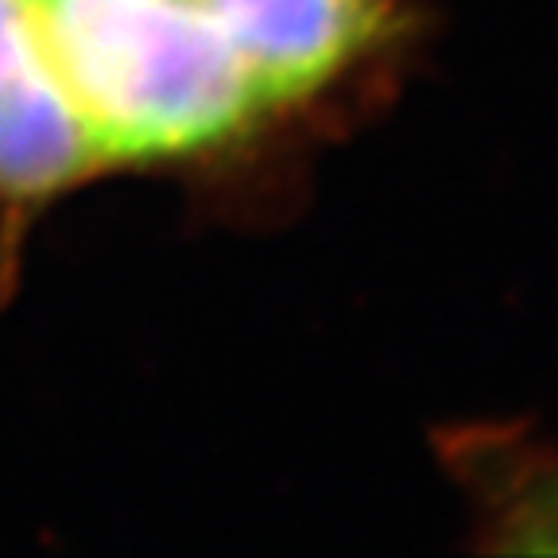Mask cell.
<instances>
[{"label": "cell", "instance_id": "obj_1", "mask_svg": "<svg viewBox=\"0 0 558 558\" xmlns=\"http://www.w3.org/2000/svg\"><path fill=\"white\" fill-rule=\"evenodd\" d=\"M400 32L396 0H0V202L241 156Z\"/></svg>", "mask_w": 558, "mask_h": 558}, {"label": "cell", "instance_id": "obj_2", "mask_svg": "<svg viewBox=\"0 0 558 558\" xmlns=\"http://www.w3.org/2000/svg\"><path fill=\"white\" fill-rule=\"evenodd\" d=\"M488 520L515 539V547H558V453H508L488 458Z\"/></svg>", "mask_w": 558, "mask_h": 558}]
</instances>
